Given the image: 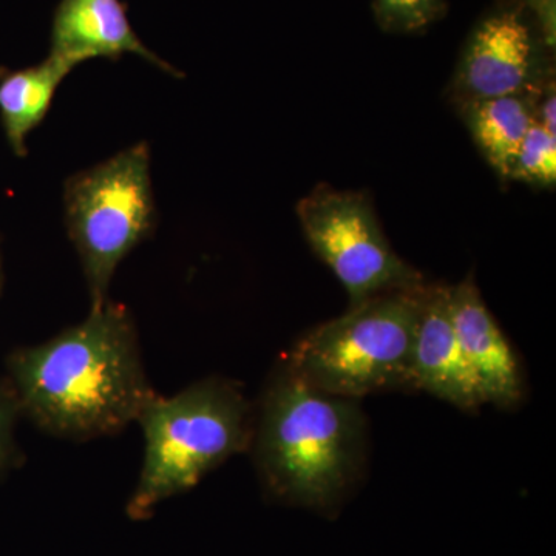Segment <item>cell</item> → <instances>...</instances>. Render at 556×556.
<instances>
[{
  "instance_id": "obj_1",
  "label": "cell",
  "mask_w": 556,
  "mask_h": 556,
  "mask_svg": "<svg viewBox=\"0 0 556 556\" xmlns=\"http://www.w3.org/2000/svg\"><path fill=\"white\" fill-rule=\"evenodd\" d=\"M21 413L72 441L119 433L155 396L142 364L134 317L105 300L89 317L7 361Z\"/></svg>"
},
{
  "instance_id": "obj_2",
  "label": "cell",
  "mask_w": 556,
  "mask_h": 556,
  "mask_svg": "<svg viewBox=\"0 0 556 556\" xmlns=\"http://www.w3.org/2000/svg\"><path fill=\"white\" fill-rule=\"evenodd\" d=\"M367 437L357 399L317 390L283 364L266 388L252 445L269 495L328 514L357 481Z\"/></svg>"
},
{
  "instance_id": "obj_3",
  "label": "cell",
  "mask_w": 556,
  "mask_h": 556,
  "mask_svg": "<svg viewBox=\"0 0 556 556\" xmlns=\"http://www.w3.org/2000/svg\"><path fill=\"white\" fill-rule=\"evenodd\" d=\"M137 424L144 434V459L126 508L134 521L152 517L163 501L193 489L247 452L254 438V413L239 383L217 376L174 396L155 394Z\"/></svg>"
},
{
  "instance_id": "obj_4",
  "label": "cell",
  "mask_w": 556,
  "mask_h": 556,
  "mask_svg": "<svg viewBox=\"0 0 556 556\" xmlns=\"http://www.w3.org/2000/svg\"><path fill=\"white\" fill-rule=\"evenodd\" d=\"M428 285L350 306L295 343L285 365L308 386L361 399L409 383V358Z\"/></svg>"
},
{
  "instance_id": "obj_5",
  "label": "cell",
  "mask_w": 556,
  "mask_h": 556,
  "mask_svg": "<svg viewBox=\"0 0 556 556\" xmlns=\"http://www.w3.org/2000/svg\"><path fill=\"white\" fill-rule=\"evenodd\" d=\"M65 222L78 251L91 306L108 300L119 263L155 226V201L146 142L123 150L65 185Z\"/></svg>"
},
{
  "instance_id": "obj_6",
  "label": "cell",
  "mask_w": 556,
  "mask_h": 556,
  "mask_svg": "<svg viewBox=\"0 0 556 556\" xmlns=\"http://www.w3.org/2000/svg\"><path fill=\"white\" fill-rule=\"evenodd\" d=\"M298 217L309 247L346 289L350 306L426 287L419 270L391 248L365 193L318 186L300 200Z\"/></svg>"
},
{
  "instance_id": "obj_7",
  "label": "cell",
  "mask_w": 556,
  "mask_h": 556,
  "mask_svg": "<svg viewBox=\"0 0 556 556\" xmlns=\"http://www.w3.org/2000/svg\"><path fill=\"white\" fill-rule=\"evenodd\" d=\"M551 53L540 31L514 0H497L470 31L453 78V100H489L536 93L551 76Z\"/></svg>"
},
{
  "instance_id": "obj_8",
  "label": "cell",
  "mask_w": 556,
  "mask_h": 556,
  "mask_svg": "<svg viewBox=\"0 0 556 556\" xmlns=\"http://www.w3.org/2000/svg\"><path fill=\"white\" fill-rule=\"evenodd\" d=\"M408 386L464 412H475L485 404L457 342L448 287L427 288L409 358Z\"/></svg>"
},
{
  "instance_id": "obj_9",
  "label": "cell",
  "mask_w": 556,
  "mask_h": 556,
  "mask_svg": "<svg viewBox=\"0 0 556 556\" xmlns=\"http://www.w3.org/2000/svg\"><path fill=\"white\" fill-rule=\"evenodd\" d=\"M450 311L457 342L463 348L485 404L514 408L525 396V380L514 348L486 308L473 277L448 287Z\"/></svg>"
},
{
  "instance_id": "obj_10",
  "label": "cell",
  "mask_w": 556,
  "mask_h": 556,
  "mask_svg": "<svg viewBox=\"0 0 556 556\" xmlns=\"http://www.w3.org/2000/svg\"><path fill=\"white\" fill-rule=\"evenodd\" d=\"M50 54L73 67L98 58L115 61L137 54L164 73L179 76L177 68L139 39L121 0H61L51 25Z\"/></svg>"
},
{
  "instance_id": "obj_11",
  "label": "cell",
  "mask_w": 556,
  "mask_h": 556,
  "mask_svg": "<svg viewBox=\"0 0 556 556\" xmlns=\"http://www.w3.org/2000/svg\"><path fill=\"white\" fill-rule=\"evenodd\" d=\"M538 93L540 91L457 104L475 144L501 178L508 179L519 146L536 123Z\"/></svg>"
},
{
  "instance_id": "obj_12",
  "label": "cell",
  "mask_w": 556,
  "mask_h": 556,
  "mask_svg": "<svg viewBox=\"0 0 556 556\" xmlns=\"http://www.w3.org/2000/svg\"><path fill=\"white\" fill-rule=\"evenodd\" d=\"M75 68L49 54L38 65L0 75V119L17 156L27 155V137L49 113L62 80Z\"/></svg>"
},
{
  "instance_id": "obj_13",
  "label": "cell",
  "mask_w": 556,
  "mask_h": 556,
  "mask_svg": "<svg viewBox=\"0 0 556 556\" xmlns=\"http://www.w3.org/2000/svg\"><path fill=\"white\" fill-rule=\"evenodd\" d=\"M508 179L538 188H554L556 182V135L533 124L519 146Z\"/></svg>"
},
{
  "instance_id": "obj_14",
  "label": "cell",
  "mask_w": 556,
  "mask_h": 556,
  "mask_svg": "<svg viewBox=\"0 0 556 556\" xmlns=\"http://www.w3.org/2000/svg\"><path fill=\"white\" fill-rule=\"evenodd\" d=\"M380 30L388 35H417L447 13V0H372Z\"/></svg>"
},
{
  "instance_id": "obj_15",
  "label": "cell",
  "mask_w": 556,
  "mask_h": 556,
  "mask_svg": "<svg viewBox=\"0 0 556 556\" xmlns=\"http://www.w3.org/2000/svg\"><path fill=\"white\" fill-rule=\"evenodd\" d=\"M21 409L10 383L0 382V477L16 457L14 424Z\"/></svg>"
},
{
  "instance_id": "obj_16",
  "label": "cell",
  "mask_w": 556,
  "mask_h": 556,
  "mask_svg": "<svg viewBox=\"0 0 556 556\" xmlns=\"http://www.w3.org/2000/svg\"><path fill=\"white\" fill-rule=\"evenodd\" d=\"M533 21L548 50L555 53L556 0H514Z\"/></svg>"
},
{
  "instance_id": "obj_17",
  "label": "cell",
  "mask_w": 556,
  "mask_h": 556,
  "mask_svg": "<svg viewBox=\"0 0 556 556\" xmlns=\"http://www.w3.org/2000/svg\"><path fill=\"white\" fill-rule=\"evenodd\" d=\"M556 93L555 80L548 79L538 93L535 102L536 124L555 135Z\"/></svg>"
},
{
  "instance_id": "obj_18",
  "label": "cell",
  "mask_w": 556,
  "mask_h": 556,
  "mask_svg": "<svg viewBox=\"0 0 556 556\" xmlns=\"http://www.w3.org/2000/svg\"><path fill=\"white\" fill-rule=\"evenodd\" d=\"M0 287H2V265H0Z\"/></svg>"
}]
</instances>
